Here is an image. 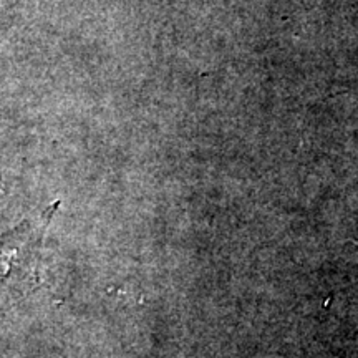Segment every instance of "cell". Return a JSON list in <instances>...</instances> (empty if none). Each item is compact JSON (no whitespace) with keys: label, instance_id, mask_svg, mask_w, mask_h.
Segmentation results:
<instances>
[]
</instances>
